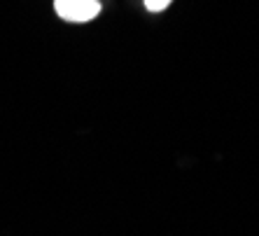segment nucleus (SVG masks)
<instances>
[{"instance_id":"nucleus-1","label":"nucleus","mask_w":259,"mask_h":236,"mask_svg":"<svg viewBox=\"0 0 259 236\" xmlns=\"http://www.w3.org/2000/svg\"><path fill=\"white\" fill-rule=\"evenodd\" d=\"M54 10L63 21L87 24L101 14V3L98 0H54Z\"/></svg>"},{"instance_id":"nucleus-2","label":"nucleus","mask_w":259,"mask_h":236,"mask_svg":"<svg viewBox=\"0 0 259 236\" xmlns=\"http://www.w3.org/2000/svg\"><path fill=\"white\" fill-rule=\"evenodd\" d=\"M170 3H173V0H145V7H147L150 12H163Z\"/></svg>"}]
</instances>
